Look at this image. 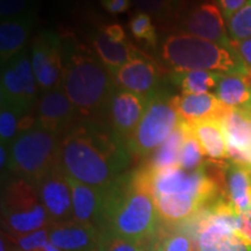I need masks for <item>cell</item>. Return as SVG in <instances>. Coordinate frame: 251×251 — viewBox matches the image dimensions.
<instances>
[{
    "mask_svg": "<svg viewBox=\"0 0 251 251\" xmlns=\"http://www.w3.org/2000/svg\"><path fill=\"white\" fill-rule=\"evenodd\" d=\"M130 161L127 143L105 121L79 119L59 140L57 166L90 186L108 187L126 174Z\"/></svg>",
    "mask_w": 251,
    "mask_h": 251,
    "instance_id": "1",
    "label": "cell"
},
{
    "mask_svg": "<svg viewBox=\"0 0 251 251\" xmlns=\"http://www.w3.org/2000/svg\"><path fill=\"white\" fill-rule=\"evenodd\" d=\"M159 219L144 168L124 174L105 188L101 231L140 243L155 233Z\"/></svg>",
    "mask_w": 251,
    "mask_h": 251,
    "instance_id": "2",
    "label": "cell"
},
{
    "mask_svg": "<svg viewBox=\"0 0 251 251\" xmlns=\"http://www.w3.org/2000/svg\"><path fill=\"white\" fill-rule=\"evenodd\" d=\"M62 40L63 90L81 120L105 121L108 102L117 89L114 78L92 49L72 35Z\"/></svg>",
    "mask_w": 251,
    "mask_h": 251,
    "instance_id": "3",
    "label": "cell"
},
{
    "mask_svg": "<svg viewBox=\"0 0 251 251\" xmlns=\"http://www.w3.org/2000/svg\"><path fill=\"white\" fill-rule=\"evenodd\" d=\"M158 57L169 72L211 71L220 75L246 76L248 69L235 49L181 31H170L159 41Z\"/></svg>",
    "mask_w": 251,
    "mask_h": 251,
    "instance_id": "4",
    "label": "cell"
},
{
    "mask_svg": "<svg viewBox=\"0 0 251 251\" xmlns=\"http://www.w3.org/2000/svg\"><path fill=\"white\" fill-rule=\"evenodd\" d=\"M59 140V135L36 126L20 133L9 146V170L35 185L57 164Z\"/></svg>",
    "mask_w": 251,
    "mask_h": 251,
    "instance_id": "5",
    "label": "cell"
},
{
    "mask_svg": "<svg viewBox=\"0 0 251 251\" xmlns=\"http://www.w3.org/2000/svg\"><path fill=\"white\" fill-rule=\"evenodd\" d=\"M181 120L175 108L174 96L162 86L149 96L143 117L127 141L131 157L143 158L152 153L170 136Z\"/></svg>",
    "mask_w": 251,
    "mask_h": 251,
    "instance_id": "6",
    "label": "cell"
},
{
    "mask_svg": "<svg viewBox=\"0 0 251 251\" xmlns=\"http://www.w3.org/2000/svg\"><path fill=\"white\" fill-rule=\"evenodd\" d=\"M1 211L6 235L33 233L51 225L35 185L18 177L6 186Z\"/></svg>",
    "mask_w": 251,
    "mask_h": 251,
    "instance_id": "7",
    "label": "cell"
},
{
    "mask_svg": "<svg viewBox=\"0 0 251 251\" xmlns=\"http://www.w3.org/2000/svg\"><path fill=\"white\" fill-rule=\"evenodd\" d=\"M1 103L24 113H34L39 102V85L27 52L21 51L1 65Z\"/></svg>",
    "mask_w": 251,
    "mask_h": 251,
    "instance_id": "8",
    "label": "cell"
},
{
    "mask_svg": "<svg viewBox=\"0 0 251 251\" xmlns=\"http://www.w3.org/2000/svg\"><path fill=\"white\" fill-rule=\"evenodd\" d=\"M30 62L41 93L62 86L64 55L63 40L58 34L40 31L31 43Z\"/></svg>",
    "mask_w": 251,
    "mask_h": 251,
    "instance_id": "9",
    "label": "cell"
},
{
    "mask_svg": "<svg viewBox=\"0 0 251 251\" xmlns=\"http://www.w3.org/2000/svg\"><path fill=\"white\" fill-rule=\"evenodd\" d=\"M176 28L177 31L211 41L225 48H234L229 39L224 14L212 2H202L188 9L181 15Z\"/></svg>",
    "mask_w": 251,
    "mask_h": 251,
    "instance_id": "10",
    "label": "cell"
},
{
    "mask_svg": "<svg viewBox=\"0 0 251 251\" xmlns=\"http://www.w3.org/2000/svg\"><path fill=\"white\" fill-rule=\"evenodd\" d=\"M35 187L48 213L50 226L74 221L71 185L57 164L37 181Z\"/></svg>",
    "mask_w": 251,
    "mask_h": 251,
    "instance_id": "11",
    "label": "cell"
},
{
    "mask_svg": "<svg viewBox=\"0 0 251 251\" xmlns=\"http://www.w3.org/2000/svg\"><path fill=\"white\" fill-rule=\"evenodd\" d=\"M148 101L149 97L140 96L117 86L108 102L105 122L127 143L139 126Z\"/></svg>",
    "mask_w": 251,
    "mask_h": 251,
    "instance_id": "12",
    "label": "cell"
},
{
    "mask_svg": "<svg viewBox=\"0 0 251 251\" xmlns=\"http://www.w3.org/2000/svg\"><path fill=\"white\" fill-rule=\"evenodd\" d=\"M74 103L62 86L41 93L35 109V126L62 136L79 120Z\"/></svg>",
    "mask_w": 251,
    "mask_h": 251,
    "instance_id": "13",
    "label": "cell"
},
{
    "mask_svg": "<svg viewBox=\"0 0 251 251\" xmlns=\"http://www.w3.org/2000/svg\"><path fill=\"white\" fill-rule=\"evenodd\" d=\"M113 78L120 89L149 97L163 86V67L146 54L121 67Z\"/></svg>",
    "mask_w": 251,
    "mask_h": 251,
    "instance_id": "14",
    "label": "cell"
},
{
    "mask_svg": "<svg viewBox=\"0 0 251 251\" xmlns=\"http://www.w3.org/2000/svg\"><path fill=\"white\" fill-rule=\"evenodd\" d=\"M228 158L251 168V113L230 109L221 121Z\"/></svg>",
    "mask_w": 251,
    "mask_h": 251,
    "instance_id": "15",
    "label": "cell"
},
{
    "mask_svg": "<svg viewBox=\"0 0 251 251\" xmlns=\"http://www.w3.org/2000/svg\"><path fill=\"white\" fill-rule=\"evenodd\" d=\"M69 181L72 191L74 221L93 226L101 231L105 188L90 186L71 178H69Z\"/></svg>",
    "mask_w": 251,
    "mask_h": 251,
    "instance_id": "16",
    "label": "cell"
},
{
    "mask_svg": "<svg viewBox=\"0 0 251 251\" xmlns=\"http://www.w3.org/2000/svg\"><path fill=\"white\" fill-rule=\"evenodd\" d=\"M100 231L93 226L76 221L52 225L49 242L61 251H98Z\"/></svg>",
    "mask_w": 251,
    "mask_h": 251,
    "instance_id": "17",
    "label": "cell"
},
{
    "mask_svg": "<svg viewBox=\"0 0 251 251\" xmlns=\"http://www.w3.org/2000/svg\"><path fill=\"white\" fill-rule=\"evenodd\" d=\"M174 105L179 117L190 124L205 120L221 122L225 115L231 109L212 93L174 96Z\"/></svg>",
    "mask_w": 251,
    "mask_h": 251,
    "instance_id": "18",
    "label": "cell"
},
{
    "mask_svg": "<svg viewBox=\"0 0 251 251\" xmlns=\"http://www.w3.org/2000/svg\"><path fill=\"white\" fill-rule=\"evenodd\" d=\"M91 46L100 62L105 65L113 77L119 69L127 64L128 62L146 55V52L134 46L130 41H126L122 43L112 42L102 29H99L93 34Z\"/></svg>",
    "mask_w": 251,
    "mask_h": 251,
    "instance_id": "19",
    "label": "cell"
},
{
    "mask_svg": "<svg viewBox=\"0 0 251 251\" xmlns=\"http://www.w3.org/2000/svg\"><path fill=\"white\" fill-rule=\"evenodd\" d=\"M35 23V12L23 17L1 20L0 24V59L1 65L24 51Z\"/></svg>",
    "mask_w": 251,
    "mask_h": 251,
    "instance_id": "20",
    "label": "cell"
},
{
    "mask_svg": "<svg viewBox=\"0 0 251 251\" xmlns=\"http://www.w3.org/2000/svg\"><path fill=\"white\" fill-rule=\"evenodd\" d=\"M226 199L237 215L251 207V168L231 161L225 164Z\"/></svg>",
    "mask_w": 251,
    "mask_h": 251,
    "instance_id": "21",
    "label": "cell"
},
{
    "mask_svg": "<svg viewBox=\"0 0 251 251\" xmlns=\"http://www.w3.org/2000/svg\"><path fill=\"white\" fill-rule=\"evenodd\" d=\"M190 127L206 157L212 161L228 158L227 143L221 122L216 120L197 121L191 122Z\"/></svg>",
    "mask_w": 251,
    "mask_h": 251,
    "instance_id": "22",
    "label": "cell"
},
{
    "mask_svg": "<svg viewBox=\"0 0 251 251\" xmlns=\"http://www.w3.org/2000/svg\"><path fill=\"white\" fill-rule=\"evenodd\" d=\"M215 96L227 107L251 113V81L246 76L224 75Z\"/></svg>",
    "mask_w": 251,
    "mask_h": 251,
    "instance_id": "23",
    "label": "cell"
},
{
    "mask_svg": "<svg viewBox=\"0 0 251 251\" xmlns=\"http://www.w3.org/2000/svg\"><path fill=\"white\" fill-rule=\"evenodd\" d=\"M161 219L166 222H181L197 214L202 205L193 196L186 193L163 194L153 197Z\"/></svg>",
    "mask_w": 251,
    "mask_h": 251,
    "instance_id": "24",
    "label": "cell"
},
{
    "mask_svg": "<svg viewBox=\"0 0 251 251\" xmlns=\"http://www.w3.org/2000/svg\"><path fill=\"white\" fill-rule=\"evenodd\" d=\"M188 127V122L181 120L170 136L151 153L146 168L156 171L179 165L180 149L186 137Z\"/></svg>",
    "mask_w": 251,
    "mask_h": 251,
    "instance_id": "25",
    "label": "cell"
},
{
    "mask_svg": "<svg viewBox=\"0 0 251 251\" xmlns=\"http://www.w3.org/2000/svg\"><path fill=\"white\" fill-rule=\"evenodd\" d=\"M224 75L211 71L170 72L169 80L179 87L181 94L209 93L215 90Z\"/></svg>",
    "mask_w": 251,
    "mask_h": 251,
    "instance_id": "26",
    "label": "cell"
},
{
    "mask_svg": "<svg viewBox=\"0 0 251 251\" xmlns=\"http://www.w3.org/2000/svg\"><path fill=\"white\" fill-rule=\"evenodd\" d=\"M136 12L149 14L158 21H171L178 17L181 0H131Z\"/></svg>",
    "mask_w": 251,
    "mask_h": 251,
    "instance_id": "27",
    "label": "cell"
},
{
    "mask_svg": "<svg viewBox=\"0 0 251 251\" xmlns=\"http://www.w3.org/2000/svg\"><path fill=\"white\" fill-rule=\"evenodd\" d=\"M190 126V124H188ZM205 153L196 136L192 134L191 127L185 137L179 153V166L186 171H194L205 165Z\"/></svg>",
    "mask_w": 251,
    "mask_h": 251,
    "instance_id": "28",
    "label": "cell"
},
{
    "mask_svg": "<svg viewBox=\"0 0 251 251\" xmlns=\"http://www.w3.org/2000/svg\"><path fill=\"white\" fill-rule=\"evenodd\" d=\"M129 30L135 39L140 42L146 43L147 47L157 49L158 39H157L156 28L152 24V18L149 14L136 12L131 15L129 20Z\"/></svg>",
    "mask_w": 251,
    "mask_h": 251,
    "instance_id": "29",
    "label": "cell"
},
{
    "mask_svg": "<svg viewBox=\"0 0 251 251\" xmlns=\"http://www.w3.org/2000/svg\"><path fill=\"white\" fill-rule=\"evenodd\" d=\"M226 26L231 42L251 39V0L226 21Z\"/></svg>",
    "mask_w": 251,
    "mask_h": 251,
    "instance_id": "30",
    "label": "cell"
},
{
    "mask_svg": "<svg viewBox=\"0 0 251 251\" xmlns=\"http://www.w3.org/2000/svg\"><path fill=\"white\" fill-rule=\"evenodd\" d=\"M7 237L18 247L19 251H41L45 250L49 243V228L28 234L7 235Z\"/></svg>",
    "mask_w": 251,
    "mask_h": 251,
    "instance_id": "31",
    "label": "cell"
},
{
    "mask_svg": "<svg viewBox=\"0 0 251 251\" xmlns=\"http://www.w3.org/2000/svg\"><path fill=\"white\" fill-rule=\"evenodd\" d=\"M155 251H198L197 242L187 233L168 234L155 246Z\"/></svg>",
    "mask_w": 251,
    "mask_h": 251,
    "instance_id": "32",
    "label": "cell"
},
{
    "mask_svg": "<svg viewBox=\"0 0 251 251\" xmlns=\"http://www.w3.org/2000/svg\"><path fill=\"white\" fill-rule=\"evenodd\" d=\"M98 251H143L140 244L108 230L100 231Z\"/></svg>",
    "mask_w": 251,
    "mask_h": 251,
    "instance_id": "33",
    "label": "cell"
},
{
    "mask_svg": "<svg viewBox=\"0 0 251 251\" xmlns=\"http://www.w3.org/2000/svg\"><path fill=\"white\" fill-rule=\"evenodd\" d=\"M33 0H0V18L1 20L14 19L33 13Z\"/></svg>",
    "mask_w": 251,
    "mask_h": 251,
    "instance_id": "34",
    "label": "cell"
},
{
    "mask_svg": "<svg viewBox=\"0 0 251 251\" xmlns=\"http://www.w3.org/2000/svg\"><path fill=\"white\" fill-rule=\"evenodd\" d=\"M249 0H215L216 6L224 14L225 20L227 21L236 13L238 9H241Z\"/></svg>",
    "mask_w": 251,
    "mask_h": 251,
    "instance_id": "35",
    "label": "cell"
},
{
    "mask_svg": "<svg viewBox=\"0 0 251 251\" xmlns=\"http://www.w3.org/2000/svg\"><path fill=\"white\" fill-rule=\"evenodd\" d=\"M102 8L109 14L118 15L127 12L131 6V0H100Z\"/></svg>",
    "mask_w": 251,
    "mask_h": 251,
    "instance_id": "36",
    "label": "cell"
},
{
    "mask_svg": "<svg viewBox=\"0 0 251 251\" xmlns=\"http://www.w3.org/2000/svg\"><path fill=\"white\" fill-rule=\"evenodd\" d=\"M244 67L251 70V39L241 41V42H231Z\"/></svg>",
    "mask_w": 251,
    "mask_h": 251,
    "instance_id": "37",
    "label": "cell"
},
{
    "mask_svg": "<svg viewBox=\"0 0 251 251\" xmlns=\"http://www.w3.org/2000/svg\"><path fill=\"white\" fill-rule=\"evenodd\" d=\"M101 29L103 30V33L106 34V36L112 41V42L122 43V42H126V41H128L127 35H126V31L120 25L118 24L107 25V26L101 28Z\"/></svg>",
    "mask_w": 251,
    "mask_h": 251,
    "instance_id": "38",
    "label": "cell"
},
{
    "mask_svg": "<svg viewBox=\"0 0 251 251\" xmlns=\"http://www.w3.org/2000/svg\"><path fill=\"white\" fill-rule=\"evenodd\" d=\"M237 230L251 241V207L247 212L238 215Z\"/></svg>",
    "mask_w": 251,
    "mask_h": 251,
    "instance_id": "39",
    "label": "cell"
},
{
    "mask_svg": "<svg viewBox=\"0 0 251 251\" xmlns=\"http://www.w3.org/2000/svg\"><path fill=\"white\" fill-rule=\"evenodd\" d=\"M153 251H155V250H153Z\"/></svg>",
    "mask_w": 251,
    "mask_h": 251,
    "instance_id": "40",
    "label": "cell"
}]
</instances>
